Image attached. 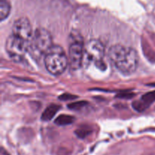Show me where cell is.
Masks as SVG:
<instances>
[{"instance_id":"6da1fadb","label":"cell","mask_w":155,"mask_h":155,"mask_svg":"<svg viewBox=\"0 0 155 155\" xmlns=\"http://www.w3.org/2000/svg\"><path fill=\"white\" fill-rule=\"evenodd\" d=\"M108 54L110 61L122 74L129 75L137 69L139 57L134 48L116 44L110 47Z\"/></svg>"},{"instance_id":"7a4b0ae2","label":"cell","mask_w":155,"mask_h":155,"mask_svg":"<svg viewBox=\"0 0 155 155\" xmlns=\"http://www.w3.org/2000/svg\"><path fill=\"white\" fill-rule=\"evenodd\" d=\"M44 55V63L48 73L51 75L58 76L64 72L68 66V60L62 47L53 45Z\"/></svg>"},{"instance_id":"3957f363","label":"cell","mask_w":155,"mask_h":155,"mask_svg":"<svg viewBox=\"0 0 155 155\" xmlns=\"http://www.w3.org/2000/svg\"><path fill=\"white\" fill-rule=\"evenodd\" d=\"M85 44L80 34L71 35L69 47V64L72 70H77L81 67L84 59Z\"/></svg>"},{"instance_id":"277c9868","label":"cell","mask_w":155,"mask_h":155,"mask_svg":"<svg viewBox=\"0 0 155 155\" xmlns=\"http://www.w3.org/2000/svg\"><path fill=\"white\" fill-rule=\"evenodd\" d=\"M104 48L99 40L90 39L85 44L84 59L89 62H94L97 67L103 70L105 68L104 61Z\"/></svg>"},{"instance_id":"5b68a950","label":"cell","mask_w":155,"mask_h":155,"mask_svg":"<svg viewBox=\"0 0 155 155\" xmlns=\"http://www.w3.org/2000/svg\"><path fill=\"white\" fill-rule=\"evenodd\" d=\"M30 42V46L33 51L39 55L45 54L53 45L51 34L44 28L36 29Z\"/></svg>"},{"instance_id":"8992f818","label":"cell","mask_w":155,"mask_h":155,"mask_svg":"<svg viewBox=\"0 0 155 155\" xmlns=\"http://www.w3.org/2000/svg\"><path fill=\"white\" fill-rule=\"evenodd\" d=\"M30 47V43L24 39L12 34L7 39L5 48L12 59L16 61L22 60Z\"/></svg>"},{"instance_id":"52a82bcc","label":"cell","mask_w":155,"mask_h":155,"mask_svg":"<svg viewBox=\"0 0 155 155\" xmlns=\"http://www.w3.org/2000/svg\"><path fill=\"white\" fill-rule=\"evenodd\" d=\"M13 34L18 37L30 42L33 37L32 27L30 21L26 18H21L16 20L13 25Z\"/></svg>"},{"instance_id":"ba28073f","label":"cell","mask_w":155,"mask_h":155,"mask_svg":"<svg viewBox=\"0 0 155 155\" xmlns=\"http://www.w3.org/2000/svg\"><path fill=\"white\" fill-rule=\"evenodd\" d=\"M155 101V90L148 92L142 96L140 101H137L134 104L135 108L137 110H143Z\"/></svg>"},{"instance_id":"9c48e42d","label":"cell","mask_w":155,"mask_h":155,"mask_svg":"<svg viewBox=\"0 0 155 155\" xmlns=\"http://www.w3.org/2000/svg\"><path fill=\"white\" fill-rule=\"evenodd\" d=\"M60 106L58 105V104H51L48 107H46L45 110H44L43 114L42 115V120L44 121H48L51 120L54 116L55 115V114L60 109Z\"/></svg>"},{"instance_id":"30bf717a","label":"cell","mask_w":155,"mask_h":155,"mask_svg":"<svg viewBox=\"0 0 155 155\" xmlns=\"http://www.w3.org/2000/svg\"><path fill=\"white\" fill-rule=\"evenodd\" d=\"M11 12V5L8 0H0V19L4 21L8 17Z\"/></svg>"},{"instance_id":"8fae6325","label":"cell","mask_w":155,"mask_h":155,"mask_svg":"<svg viewBox=\"0 0 155 155\" xmlns=\"http://www.w3.org/2000/svg\"><path fill=\"white\" fill-rule=\"evenodd\" d=\"M74 121V117L70 116V115L61 114L56 118L55 120H54V123L58 126H67L71 124Z\"/></svg>"},{"instance_id":"7c38bea8","label":"cell","mask_w":155,"mask_h":155,"mask_svg":"<svg viewBox=\"0 0 155 155\" xmlns=\"http://www.w3.org/2000/svg\"><path fill=\"white\" fill-rule=\"evenodd\" d=\"M87 103L84 101H79V102H74V103H71L68 105L69 108L73 109V110H79V109L82 108V107H84Z\"/></svg>"},{"instance_id":"4fadbf2b","label":"cell","mask_w":155,"mask_h":155,"mask_svg":"<svg viewBox=\"0 0 155 155\" xmlns=\"http://www.w3.org/2000/svg\"><path fill=\"white\" fill-rule=\"evenodd\" d=\"M90 133V130H88L86 129H80V130H77L76 131V134L78 137L81 138V139H83V138L86 137Z\"/></svg>"},{"instance_id":"5bb4252c","label":"cell","mask_w":155,"mask_h":155,"mask_svg":"<svg viewBox=\"0 0 155 155\" xmlns=\"http://www.w3.org/2000/svg\"><path fill=\"white\" fill-rule=\"evenodd\" d=\"M77 98V96H74V95H71V94H63L59 97V98L63 101H68V100H72L74 98Z\"/></svg>"}]
</instances>
